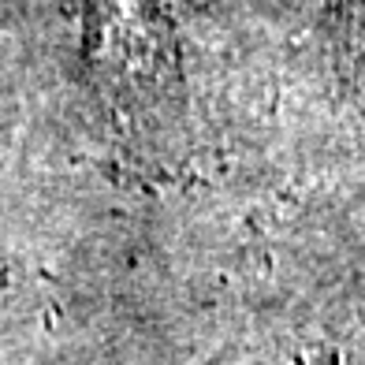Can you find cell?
<instances>
[{"mask_svg":"<svg viewBox=\"0 0 365 365\" xmlns=\"http://www.w3.org/2000/svg\"><path fill=\"white\" fill-rule=\"evenodd\" d=\"M97 86L127 115L164 120L179 108V45L160 0H86Z\"/></svg>","mask_w":365,"mask_h":365,"instance_id":"6da1fadb","label":"cell"}]
</instances>
